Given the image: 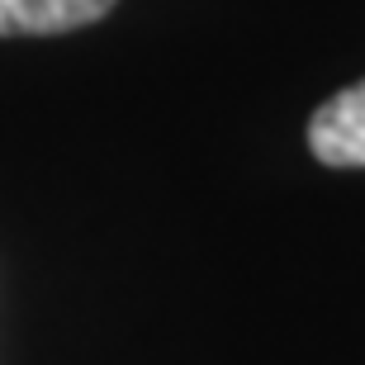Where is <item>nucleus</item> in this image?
Returning <instances> with one entry per match:
<instances>
[{
  "label": "nucleus",
  "mask_w": 365,
  "mask_h": 365,
  "mask_svg": "<svg viewBox=\"0 0 365 365\" xmlns=\"http://www.w3.org/2000/svg\"><path fill=\"white\" fill-rule=\"evenodd\" d=\"M309 148L323 166L356 171L365 166V81L337 91L309 119Z\"/></svg>",
  "instance_id": "f257e3e1"
},
{
  "label": "nucleus",
  "mask_w": 365,
  "mask_h": 365,
  "mask_svg": "<svg viewBox=\"0 0 365 365\" xmlns=\"http://www.w3.org/2000/svg\"><path fill=\"white\" fill-rule=\"evenodd\" d=\"M119 0H0V38H43L71 34L105 19Z\"/></svg>",
  "instance_id": "f03ea898"
}]
</instances>
